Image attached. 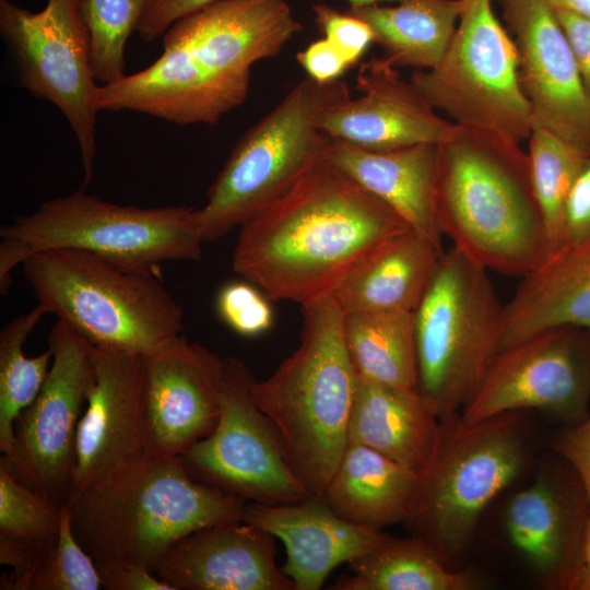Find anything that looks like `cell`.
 <instances>
[{"label":"cell","instance_id":"6da1fadb","mask_svg":"<svg viewBox=\"0 0 590 590\" xmlns=\"http://www.w3.org/2000/svg\"><path fill=\"white\" fill-rule=\"evenodd\" d=\"M411 228L328 154L240 226L234 272L272 302L330 296L378 247Z\"/></svg>","mask_w":590,"mask_h":590},{"label":"cell","instance_id":"7a4b0ae2","mask_svg":"<svg viewBox=\"0 0 590 590\" xmlns=\"http://www.w3.org/2000/svg\"><path fill=\"white\" fill-rule=\"evenodd\" d=\"M300 30L285 0H216L173 24L152 64L98 85L95 105L214 125L246 99L252 64L279 55Z\"/></svg>","mask_w":590,"mask_h":590},{"label":"cell","instance_id":"3957f363","mask_svg":"<svg viewBox=\"0 0 590 590\" xmlns=\"http://www.w3.org/2000/svg\"><path fill=\"white\" fill-rule=\"evenodd\" d=\"M435 211L441 235L487 271L523 278L552 251L528 153L500 133L453 122L436 144Z\"/></svg>","mask_w":590,"mask_h":590},{"label":"cell","instance_id":"277c9868","mask_svg":"<svg viewBox=\"0 0 590 590\" xmlns=\"http://www.w3.org/2000/svg\"><path fill=\"white\" fill-rule=\"evenodd\" d=\"M247 502L193 479L181 457L141 452L72 503L73 532L97 562L153 568L177 540L198 529L243 520Z\"/></svg>","mask_w":590,"mask_h":590},{"label":"cell","instance_id":"5b68a950","mask_svg":"<svg viewBox=\"0 0 590 590\" xmlns=\"http://www.w3.org/2000/svg\"><path fill=\"white\" fill-rule=\"evenodd\" d=\"M302 312L297 349L267 379L253 378L250 390L295 476L310 496H322L347 447L357 374L333 297L302 305Z\"/></svg>","mask_w":590,"mask_h":590},{"label":"cell","instance_id":"8992f818","mask_svg":"<svg viewBox=\"0 0 590 590\" xmlns=\"http://www.w3.org/2000/svg\"><path fill=\"white\" fill-rule=\"evenodd\" d=\"M22 266L37 304L93 346L144 355L182 330V308L155 270L67 248Z\"/></svg>","mask_w":590,"mask_h":590},{"label":"cell","instance_id":"52a82bcc","mask_svg":"<svg viewBox=\"0 0 590 590\" xmlns=\"http://www.w3.org/2000/svg\"><path fill=\"white\" fill-rule=\"evenodd\" d=\"M519 413L476 423L460 413L439 420L404 522L411 535L428 543L446 562L465 548L485 508L524 467Z\"/></svg>","mask_w":590,"mask_h":590},{"label":"cell","instance_id":"ba28073f","mask_svg":"<svg viewBox=\"0 0 590 590\" xmlns=\"http://www.w3.org/2000/svg\"><path fill=\"white\" fill-rule=\"evenodd\" d=\"M347 96L343 81L318 83L306 76L243 134L210 186L205 204L197 210L204 243L252 219L328 154L331 137L316 119Z\"/></svg>","mask_w":590,"mask_h":590},{"label":"cell","instance_id":"9c48e42d","mask_svg":"<svg viewBox=\"0 0 590 590\" xmlns=\"http://www.w3.org/2000/svg\"><path fill=\"white\" fill-rule=\"evenodd\" d=\"M414 319L418 391L439 417L461 413L502 349L504 305L488 271L444 251Z\"/></svg>","mask_w":590,"mask_h":590},{"label":"cell","instance_id":"30bf717a","mask_svg":"<svg viewBox=\"0 0 590 590\" xmlns=\"http://www.w3.org/2000/svg\"><path fill=\"white\" fill-rule=\"evenodd\" d=\"M0 237L21 239L34 252L78 249L150 270L166 261H198L204 243L197 209L120 205L87 194L84 188L15 216L1 226Z\"/></svg>","mask_w":590,"mask_h":590},{"label":"cell","instance_id":"8fae6325","mask_svg":"<svg viewBox=\"0 0 590 590\" xmlns=\"http://www.w3.org/2000/svg\"><path fill=\"white\" fill-rule=\"evenodd\" d=\"M411 81L455 123L518 142L528 139L533 129L531 108L519 82L517 47L496 17L492 0H464L440 62L415 71Z\"/></svg>","mask_w":590,"mask_h":590},{"label":"cell","instance_id":"7c38bea8","mask_svg":"<svg viewBox=\"0 0 590 590\" xmlns=\"http://www.w3.org/2000/svg\"><path fill=\"white\" fill-rule=\"evenodd\" d=\"M0 31L14 58L20 85L58 107L69 122L80 148L83 187L87 186L96 151L98 84L81 0H48L38 12L0 0Z\"/></svg>","mask_w":590,"mask_h":590},{"label":"cell","instance_id":"4fadbf2b","mask_svg":"<svg viewBox=\"0 0 590 590\" xmlns=\"http://www.w3.org/2000/svg\"><path fill=\"white\" fill-rule=\"evenodd\" d=\"M253 378L240 359L224 358L219 421L181 460L197 481L246 502L305 500L310 495L287 464L278 429L251 396Z\"/></svg>","mask_w":590,"mask_h":590},{"label":"cell","instance_id":"5bb4252c","mask_svg":"<svg viewBox=\"0 0 590 590\" xmlns=\"http://www.w3.org/2000/svg\"><path fill=\"white\" fill-rule=\"evenodd\" d=\"M52 362L36 399L14 424V450L0 458L16 480L66 505L75 462V442L95 369L93 345L58 320L48 335Z\"/></svg>","mask_w":590,"mask_h":590},{"label":"cell","instance_id":"9a60e30c","mask_svg":"<svg viewBox=\"0 0 590 590\" xmlns=\"http://www.w3.org/2000/svg\"><path fill=\"white\" fill-rule=\"evenodd\" d=\"M590 402V330L556 327L503 347L461 411L469 423L538 409L580 422Z\"/></svg>","mask_w":590,"mask_h":590},{"label":"cell","instance_id":"2e32d148","mask_svg":"<svg viewBox=\"0 0 590 590\" xmlns=\"http://www.w3.org/2000/svg\"><path fill=\"white\" fill-rule=\"evenodd\" d=\"M143 361L144 451L181 457L219 421L224 358L177 334Z\"/></svg>","mask_w":590,"mask_h":590},{"label":"cell","instance_id":"e0dca14e","mask_svg":"<svg viewBox=\"0 0 590 590\" xmlns=\"http://www.w3.org/2000/svg\"><path fill=\"white\" fill-rule=\"evenodd\" d=\"M518 52L533 128L590 150V98L566 34L546 0H500Z\"/></svg>","mask_w":590,"mask_h":590},{"label":"cell","instance_id":"ac0fdd59","mask_svg":"<svg viewBox=\"0 0 590 590\" xmlns=\"http://www.w3.org/2000/svg\"><path fill=\"white\" fill-rule=\"evenodd\" d=\"M95 376L79 422L67 504L144 452L143 354L93 346Z\"/></svg>","mask_w":590,"mask_h":590},{"label":"cell","instance_id":"d6986e66","mask_svg":"<svg viewBox=\"0 0 590 590\" xmlns=\"http://www.w3.org/2000/svg\"><path fill=\"white\" fill-rule=\"evenodd\" d=\"M356 88L359 96H347L320 111L316 122L322 132L361 149L387 151L437 144L453 126L384 57L361 64Z\"/></svg>","mask_w":590,"mask_h":590},{"label":"cell","instance_id":"ffe728a7","mask_svg":"<svg viewBox=\"0 0 590 590\" xmlns=\"http://www.w3.org/2000/svg\"><path fill=\"white\" fill-rule=\"evenodd\" d=\"M274 539L245 520L212 524L173 543L152 570L174 590H296L275 565Z\"/></svg>","mask_w":590,"mask_h":590},{"label":"cell","instance_id":"44dd1931","mask_svg":"<svg viewBox=\"0 0 590 590\" xmlns=\"http://www.w3.org/2000/svg\"><path fill=\"white\" fill-rule=\"evenodd\" d=\"M245 521L269 532L285 546L282 571L296 590H318L329 574L375 548L390 536L339 517L322 496L292 504L247 503Z\"/></svg>","mask_w":590,"mask_h":590},{"label":"cell","instance_id":"7402d4cb","mask_svg":"<svg viewBox=\"0 0 590 590\" xmlns=\"http://www.w3.org/2000/svg\"><path fill=\"white\" fill-rule=\"evenodd\" d=\"M328 156L412 231L441 245L435 211L436 144L370 151L331 138Z\"/></svg>","mask_w":590,"mask_h":590},{"label":"cell","instance_id":"603a6c76","mask_svg":"<svg viewBox=\"0 0 590 590\" xmlns=\"http://www.w3.org/2000/svg\"><path fill=\"white\" fill-rule=\"evenodd\" d=\"M590 330V240L562 246L504 305L502 349L556 327Z\"/></svg>","mask_w":590,"mask_h":590},{"label":"cell","instance_id":"cb8c5ba5","mask_svg":"<svg viewBox=\"0 0 590 590\" xmlns=\"http://www.w3.org/2000/svg\"><path fill=\"white\" fill-rule=\"evenodd\" d=\"M554 482L540 477L509 502L505 526L512 545L542 574L570 586L581 567L587 517Z\"/></svg>","mask_w":590,"mask_h":590},{"label":"cell","instance_id":"d4e9b609","mask_svg":"<svg viewBox=\"0 0 590 590\" xmlns=\"http://www.w3.org/2000/svg\"><path fill=\"white\" fill-rule=\"evenodd\" d=\"M444 251L440 244L410 229L357 263L330 295L352 311H414L424 297Z\"/></svg>","mask_w":590,"mask_h":590},{"label":"cell","instance_id":"484cf974","mask_svg":"<svg viewBox=\"0 0 590 590\" xmlns=\"http://www.w3.org/2000/svg\"><path fill=\"white\" fill-rule=\"evenodd\" d=\"M439 420L417 389L357 376L347 445H364L418 472L433 450Z\"/></svg>","mask_w":590,"mask_h":590},{"label":"cell","instance_id":"4316f807","mask_svg":"<svg viewBox=\"0 0 590 590\" xmlns=\"http://www.w3.org/2000/svg\"><path fill=\"white\" fill-rule=\"evenodd\" d=\"M417 472L369 447L349 444L322 498L342 519L381 530L404 522Z\"/></svg>","mask_w":590,"mask_h":590},{"label":"cell","instance_id":"83f0119b","mask_svg":"<svg viewBox=\"0 0 590 590\" xmlns=\"http://www.w3.org/2000/svg\"><path fill=\"white\" fill-rule=\"evenodd\" d=\"M463 8L464 0H404L393 7L350 8L347 13L370 26L391 66L429 70L444 57Z\"/></svg>","mask_w":590,"mask_h":590},{"label":"cell","instance_id":"f1b7e54d","mask_svg":"<svg viewBox=\"0 0 590 590\" xmlns=\"http://www.w3.org/2000/svg\"><path fill=\"white\" fill-rule=\"evenodd\" d=\"M343 333L357 376L418 390L414 311L346 312Z\"/></svg>","mask_w":590,"mask_h":590},{"label":"cell","instance_id":"f546056e","mask_svg":"<svg viewBox=\"0 0 590 590\" xmlns=\"http://www.w3.org/2000/svg\"><path fill=\"white\" fill-rule=\"evenodd\" d=\"M353 575L334 590H469L475 586L467 571H452L425 541L414 535L388 540L349 562Z\"/></svg>","mask_w":590,"mask_h":590},{"label":"cell","instance_id":"4dcf8cb0","mask_svg":"<svg viewBox=\"0 0 590 590\" xmlns=\"http://www.w3.org/2000/svg\"><path fill=\"white\" fill-rule=\"evenodd\" d=\"M46 314L37 304L0 331V451L5 458L13 455L15 421L36 399L52 362L49 347L36 356L24 353L28 335Z\"/></svg>","mask_w":590,"mask_h":590},{"label":"cell","instance_id":"1f68e13d","mask_svg":"<svg viewBox=\"0 0 590 590\" xmlns=\"http://www.w3.org/2000/svg\"><path fill=\"white\" fill-rule=\"evenodd\" d=\"M528 140L533 188L553 252L558 245L566 200L590 150L539 127L532 129Z\"/></svg>","mask_w":590,"mask_h":590},{"label":"cell","instance_id":"d6a6232c","mask_svg":"<svg viewBox=\"0 0 590 590\" xmlns=\"http://www.w3.org/2000/svg\"><path fill=\"white\" fill-rule=\"evenodd\" d=\"M99 573L93 557L78 541L68 504L63 505L56 541L25 573L1 577V590H98Z\"/></svg>","mask_w":590,"mask_h":590},{"label":"cell","instance_id":"836d02e7","mask_svg":"<svg viewBox=\"0 0 590 590\" xmlns=\"http://www.w3.org/2000/svg\"><path fill=\"white\" fill-rule=\"evenodd\" d=\"M62 507L0 464V541L22 547L35 563L58 536Z\"/></svg>","mask_w":590,"mask_h":590},{"label":"cell","instance_id":"e575fe53","mask_svg":"<svg viewBox=\"0 0 590 590\" xmlns=\"http://www.w3.org/2000/svg\"><path fill=\"white\" fill-rule=\"evenodd\" d=\"M149 0H81L96 81L111 84L125 74L127 42L137 31Z\"/></svg>","mask_w":590,"mask_h":590},{"label":"cell","instance_id":"d590c367","mask_svg":"<svg viewBox=\"0 0 590 590\" xmlns=\"http://www.w3.org/2000/svg\"><path fill=\"white\" fill-rule=\"evenodd\" d=\"M271 299L255 284L243 280L225 284L215 299L217 315L239 335L258 337L273 324Z\"/></svg>","mask_w":590,"mask_h":590},{"label":"cell","instance_id":"8d00e7d4","mask_svg":"<svg viewBox=\"0 0 590 590\" xmlns=\"http://www.w3.org/2000/svg\"><path fill=\"white\" fill-rule=\"evenodd\" d=\"M319 28L333 46L346 58L351 67L356 64L374 43V33L363 20L342 13L322 3L312 5Z\"/></svg>","mask_w":590,"mask_h":590},{"label":"cell","instance_id":"74e56055","mask_svg":"<svg viewBox=\"0 0 590 590\" xmlns=\"http://www.w3.org/2000/svg\"><path fill=\"white\" fill-rule=\"evenodd\" d=\"M590 240V153L578 174L564 208L558 245ZM555 249V250H556Z\"/></svg>","mask_w":590,"mask_h":590},{"label":"cell","instance_id":"f35d334b","mask_svg":"<svg viewBox=\"0 0 590 590\" xmlns=\"http://www.w3.org/2000/svg\"><path fill=\"white\" fill-rule=\"evenodd\" d=\"M102 586L107 590H174L143 564L132 562H97Z\"/></svg>","mask_w":590,"mask_h":590},{"label":"cell","instance_id":"ab89813d","mask_svg":"<svg viewBox=\"0 0 590 590\" xmlns=\"http://www.w3.org/2000/svg\"><path fill=\"white\" fill-rule=\"evenodd\" d=\"M216 0H149L137 32L144 40H154L178 20Z\"/></svg>","mask_w":590,"mask_h":590},{"label":"cell","instance_id":"60d3db41","mask_svg":"<svg viewBox=\"0 0 590 590\" xmlns=\"http://www.w3.org/2000/svg\"><path fill=\"white\" fill-rule=\"evenodd\" d=\"M296 57L307 76L318 83L337 81L351 68L343 54L324 37L308 45Z\"/></svg>","mask_w":590,"mask_h":590},{"label":"cell","instance_id":"b9f144b4","mask_svg":"<svg viewBox=\"0 0 590 590\" xmlns=\"http://www.w3.org/2000/svg\"><path fill=\"white\" fill-rule=\"evenodd\" d=\"M555 448L578 474L590 508V415L563 434Z\"/></svg>","mask_w":590,"mask_h":590},{"label":"cell","instance_id":"7bdbcfd3","mask_svg":"<svg viewBox=\"0 0 590 590\" xmlns=\"http://www.w3.org/2000/svg\"><path fill=\"white\" fill-rule=\"evenodd\" d=\"M573 49L585 90L590 98V19L554 10Z\"/></svg>","mask_w":590,"mask_h":590},{"label":"cell","instance_id":"ee69618b","mask_svg":"<svg viewBox=\"0 0 590 590\" xmlns=\"http://www.w3.org/2000/svg\"><path fill=\"white\" fill-rule=\"evenodd\" d=\"M34 252L33 248L25 241L1 237L0 243V288L1 294H5L10 287V272L19 264H23Z\"/></svg>","mask_w":590,"mask_h":590},{"label":"cell","instance_id":"f6af8a7d","mask_svg":"<svg viewBox=\"0 0 590 590\" xmlns=\"http://www.w3.org/2000/svg\"><path fill=\"white\" fill-rule=\"evenodd\" d=\"M554 10L590 19V0H546Z\"/></svg>","mask_w":590,"mask_h":590},{"label":"cell","instance_id":"bcb514c9","mask_svg":"<svg viewBox=\"0 0 590 590\" xmlns=\"http://www.w3.org/2000/svg\"><path fill=\"white\" fill-rule=\"evenodd\" d=\"M580 569L590 570V516L587 517L582 539H581V548H580Z\"/></svg>","mask_w":590,"mask_h":590},{"label":"cell","instance_id":"7dc6e473","mask_svg":"<svg viewBox=\"0 0 590 590\" xmlns=\"http://www.w3.org/2000/svg\"><path fill=\"white\" fill-rule=\"evenodd\" d=\"M570 589L590 590V570L579 569L570 586Z\"/></svg>","mask_w":590,"mask_h":590},{"label":"cell","instance_id":"c3c4849f","mask_svg":"<svg viewBox=\"0 0 590 590\" xmlns=\"http://www.w3.org/2000/svg\"><path fill=\"white\" fill-rule=\"evenodd\" d=\"M380 1H397V2H401V1H404V0H347V2L350 3V8H356V7H364V5H370V4H376Z\"/></svg>","mask_w":590,"mask_h":590}]
</instances>
